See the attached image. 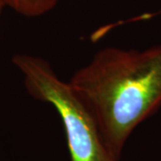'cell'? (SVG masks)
Here are the masks:
<instances>
[{
    "mask_svg": "<svg viewBox=\"0 0 161 161\" xmlns=\"http://www.w3.org/2000/svg\"><path fill=\"white\" fill-rule=\"evenodd\" d=\"M69 83L119 161L132 132L161 107V42L143 50L105 47Z\"/></svg>",
    "mask_w": 161,
    "mask_h": 161,
    "instance_id": "obj_1",
    "label": "cell"
},
{
    "mask_svg": "<svg viewBox=\"0 0 161 161\" xmlns=\"http://www.w3.org/2000/svg\"><path fill=\"white\" fill-rule=\"evenodd\" d=\"M12 62L23 75L30 95L57 110L65 131L70 161H117L104 146L95 121L74 88L58 77L50 64L28 54H16Z\"/></svg>",
    "mask_w": 161,
    "mask_h": 161,
    "instance_id": "obj_2",
    "label": "cell"
},
{
    "mask_svg": "<svg viewBox=\"0 0 161 161\" xmlns=\"http://www.w3.org/2000/svg\"><path fill=\"white\" fill-rule=\"evenodd\" d=\"M6 7H10L21 15L38 17L45 14L58 5L59 0H2Z\"/></svg>",
    "mask_w": 161,
    "mask_h": 161,
    "instance_id": "obj_3",
    "label": "cell"
},
{
    "mask_svg": "<svg viewBox=\"0 0 161 161\" xmlns=\"http://www.w3.org/2000/svg\"><path fill=\"white\" fill-rule=\"evenodd\" d=\"M5 7H6V6H5V5H4L3 1H2V0H0V16H1L2 12H3V9H4Z\"/></svg>",
    "mask_w": 161,
    "mask_h": 161,
    "instance_id": "obj_4",
    "label": "cell"
}]
</instances>
